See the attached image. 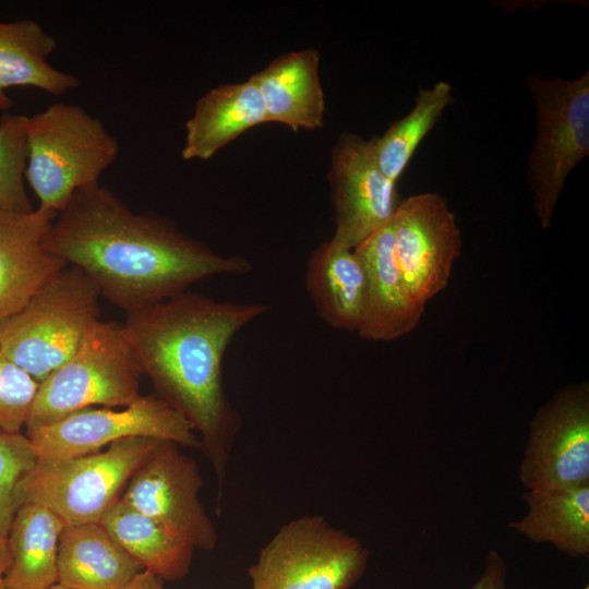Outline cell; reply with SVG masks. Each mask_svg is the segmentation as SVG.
<instances>
[{"label": "cell", "instance_id": "obj_13", "mask_svg": "<svg viewBox=\"0 0 589 589\" xmlns=\"http://www.w3.org/2000/svg\"><path fill=\"white\" fill-rule=\"evenodd\" d=\"M334 209L333 240L354 249L388 224L400 203L396 182L380 169L370 139L339 135L328 170Z\"/></svg>", "mask_w": 589, "mask_h": 589}, {"label": "cell", "instance_id": "obj_22", "mask_svg": "<svg viewBox=\"0 0 589 589\" xmlns=\"http://www.w3.org/2000/svg\"><path fill=\"white\" fill-rule=\"evenodd\" d=\"M527 514L509 528L570 557L589 556V483L522 493Z\"/></svg>", "mask_w": 589, "mask_h": 589}, {"label": "cell", "instance_id": "obj_14", "mask_svg": "<svg viewBox=\"0 0 589 589\" xmlns=\"http://www.w3.org/2000/svg\"><path fill=\"white\" fill-rule=\"evenodd\" d=\"M363 271L359 337L394 341L419 324L423 306L414 304L401 281L395 256L393 219L353 249Z\"/></svg>", "mask_w": 589, "mask_h": 589}, {"label": "cell", "instance_id": "obj_26", "mask_svg": "<svg viewBox=\"0 0 589 589\" xmlns=\"http://www.w3.org/2000/svg\"><path fill=\"white\" fill-rule=\"evenodd\" d=\"M37 460L26 434L0 432V534L4 538L17 509L16 488Z\"/></svg>", "mask_w": 589, "mask_h": 589}, {"label": "cell", "instance_id": "obj_7", "mask_svg": "<svg viewBox=\"0 0 589 589\" xmlns=\"http://www.w3.org/2000/svg\"><path fill=\"white\" fill-rule=\"evenodd\" d=\"M526 86L537 117L527 181L546 229L570 171L589 155V70L575 80L529 73Z\"/></svg>", "mask_w": 589, "mask_h": 589}, {"label": "cell", "instance_id": "obj_18", "mask_svg": "<svg viewBox=\"0 0 589 589\" xmlns=\"http://www.w3.org/2000/svg\"><path fill=\"white\" fill-rule=\"evenodd\" d=\"M143 567L100 522L65 525L58 546V584L68 589H127Z\"/></svg>", "mask_w": 589, "mask_h": 589}, {"label": "cell", "instance_id": "obj_29", "mask_svg": "<svg viewBox=\"0 0 589 589\" xmlns=\"http://www.w3.org/2000/svg\"><path fill=\"white\" fill-rule=\"evenodd\" d=\"M160 580L151 572L143 569L127 589H164Z\"/></svg>", "mask_w": 589, "mask_h": 589}, {"label": "cell", "instance_id": "obj_15", "mask_svg": "<svg viewBox=\"0 0 589 589\" xmlns=\"http://www.w3.org/2000/svg\"><path fill=\"white\" fill-rule=\"evenodd\" d=\"M56 216L39 207L25 214L0 207V320L21 308L67 265L43 244Z\"/></svg>", "mask_w": 589, "mask_h": 589}, {"label": "cell", "instance_id": "obj_32", "mask_svg": "<svg viewBox=\"0 0 589 589\" xmlns=\"http://www.w3.org/2000/svg\"><path fill=\"white\" fill-rule=\"evenodd\" d=\"M0 589H8V588L4 586L3 581H0Z\"/></svg>", "mask_w": 589, "mask_h": 589}, {"label": "cell", "instance_id": "obj_28", "mask_svg": "<svg viewBox=\"0 0 589 589\" xmlns=\"http://www.w3.org/2000/svg\"><path fill=\"white\" fill-rule=\"evenodd\" d=\"M507 565L496 551H491L485 560L484 568L470 589H508Z\"/></svg>", "mask_w": 589, "mask_h": 589}, {"label": "cell", "instance_id": "obj_17", "mask_svg": "<svg viewBox=\"0 0 589 589\" xmlns=\"http://www.w3.org/2000/svg\"><path fill=\"white\" fill-rule=\"evenodd\" d=\"M264 122H268L265 107L250 79L221 84L197 99L185 123L181 156L185 160H207L243 132Z\"/></svg>", "mask_w": 589, "mask_h": 589}, {"label": "cell", "instance_id": "obj_31", "mask_svg": "<svg viewBox=\"0 0 589 589\" xmlns=\"http://www.w3.org/2000/svg\"><path fill=\"white\" fill-rule=\"evenodd\" d=\"M49 589H68V588H64V587L60 586L59 584H57V585L52 586Z\"/></svg>", "mask_w": 589, "mask_h": 589}, {"label": "cell", "instance_id": "obj_12", "mask_svg": "<svg viewBox=\"0 0 589 589\" xmlns=\"http://www.w3.org/2000/svg\"><path fill=\"white\" fill-rule=\"evenodd\" d=\"M394 256L411 301L425 308L448 285L462 247L456 215L436 192L400 201L393 217Z\"/></svg>", "mask_w": 589, "mask_h": 589}, {"label": "cell", "instance_id": "obj_1", "mask_svg": "<svg viewBox=\"0 0 589 589\" xmlns=\"http://www.w3.org/2000/svg\"><path fill=\"white\" fill-rule=\"evenodd\" d=\"M43 244L80 268L100 296L127 315L183 293L203 279L252 269L248 259L216 253L164 216L133 212L99 182L73 194Z\"/></svg>", "mask_w": 589, "mask_h": 589}, {"label": "cell", "instance_id": "obj_5", "mask_svg": "<svg viewBox=\"0 0 589 589\" xmlns=\"http://www.w3.org/2000/svg\"><path fill=\"white\" fill-rule=\"evenodd\" d=\"M158 441L133 436L88 455L38 459L16 488V507L41 505L65 525L99 522Z\"/></svg>", "mask_w": 589, "mask_h": 589}, {"label": "cell", "instance_id": "obj_20", "mask_svg": "<svg viewBox=\"0 0 589 589\" xmlns=\"http://www.w3.org/2000/svg\"><path fill=\"white\" fill-rule=\"evenodd\" d=\"M306 292L328 326L357 332L363 303V271L353 249L333 239L310 254L304 273Z\"/></svg>", "mask_w": 589, "mask_h": 589}, {"label": "cell", "instance_id": "obj_25", "mask_svg": "<svg viewBox=\"0 0 589 589\" xmlns=\"http://www.w3.org/2000/svg\"><path fill=\"white\" fill-rule=\"evenodd\" d=\"M26 119L8 112L0 118V207L21 214L34 211L24 185Z\"/></svg>", "mask_w": 589, "mask_h": 589}, {"label": "cell", "instance_id": "obj_6", "mask_svg": "<svg viewBox=\"0 0 589 589\" xmlns=\"http://www.w3.org/2000/svg\"><path fill=\"white\" fill-rule=\"evenodd\" d=\"M142 374L122 326L98 321L79 349L38 383L26 431L89 407H127L141 396Z\"/></svg>", "mask_w": 589, "mask_h": 589}, {"label": "cell", "instance_id": "obj_2", "mask_svg": "<svg viewBox=\"0 0 589 589\" xmlns=\"http://www.w3.org/2000/svg\"><path fill=\"white\" fill-rule=\"evenodd\" d=\"M265 303L218 301L185 291L127 315L122 333L156 395L195 431L219 490L242 429L224 386L223 360L235 336L267 313Z\"/></svg>", "mask_w": 589, "mask_h": 589}, {"label": "cell", "instance_id": "obj_24", "mask_svg": "<svg viewBox=\"0 0 589 589\" xmlns=\"http://www.w3.org/2000/svg\"><path fill=\"white\" fill-rule=\"evenodd\" d=\"M454 101L448 82L440 81L430 88H420L412 109L390 123L381 136L370 139L376 163L389 180L397 183L422 140Z\"/></svg>", "mask_w": 589, "mask_h": 589}, {"label": "cell", "instance_id": "obj_19", "mask_svg": "<svg viewBox=\"0 0 589 589\" xmlns=\"http://www.w3.org/2000/svg\"><path fill=\"white\" fill-rule=\"evenodd\" d=\"M57 45L35 20L0 21V110L13 105L7 94L10 87H34L59 96L80 85L77 76L48 62Z\"/></svg>", "mask_w": 589, "mask_h": 589}, {"label": "cell", "instance_id": "obj_11", "mask_svg": "<svg viewBox=\"0 0 589 589\" xmlns=\"http://www.w3.org/2000/svg\"><path fill=\"white\" fill-rule=\"evenodd\" d=\"M528 491L589 483V384L569 383L532 417L519 466Z\"/></svg>", "mask_w": 589, "mask_h": 589}, {"label": "cell", "instance_id": "obj_9", "mask_svg": "<svg viewBox=\"0 0 589 589\" xmlns=\"http://www.w3.org/2000/svg\"><path fill=\"white\" fill-rule=\"evenodd\" d=\"M38 459L93 454L113 442L144 436L200 447L189 421L157 395H141L123 409L89 407L49 425L26 431Z\"/></svg>", "mask_w": 589, "mask_h": 589}, {"label": "cell", "instance_id": "obj_10", "mask_svg": "<svg viewBox=\"0 0 589 589\" xmlns=\"http://www.w3.org/2000/svg\"><path fill=\"white\" fill-rule=\"evenodd\" d=\"M196 461L171 441H158L129 480L121 500L194 549L213 551L217 528L206 513Z\"/></svg>", "mask_w": 589, "mask_h": 589}, {"label": "cell", "instance_id": "obj_23", "mask_svg": "<svg viewBox=\"0 0 589 589\" xmlns=\"http://www.w3.org/2000/svg\"><path fill=\"white\" fill-rule=\"evenodd\" d=\"M99 522L143 569L159 579L179 580L189 574L194 548L121 498Z\"/></svg>", "mask_w": 589, "mask_h": 589}, {"label": "cell", "instance_id": "obj_4", "mask_svg": "<svg viewBox=\"0 0 589 589\" xmlns=\"http://www.w3.org/2000/svg\"><path fill=\"white\" fill-rule=\"evenodd\" d=\"M25 178L39 208L56 214L73 194L99 182L119 155L104 122L83 107L56 103L26 119Z\"/></svg>", "mask_w": 589, "mask_h": 589}, {"label": "cell", "instance_id": "obj_21", "mask_svg": "<svg viewBox=\"0 0 589 589\" xmlns=\"http://www.w3.org/2000/svg\"><path fill=\"white\" fill-rule=\"evenodd\" d=\"M64 526L41 505L19 506L7 536L10 563L2 581L8 589H49L58 584V546Z\"/></svg>", "mask_w": 589, "mask_h": 589}, {"label": "cell", "instance_id": "obj_33", "mask_svg": "<svg viewBox=\"0 0 589 589\" xmlns=\"http://www.w3.org/2000/svg\"><path fill=\"white\" fill-rule=\"evenodd\" d=\"M581 589H589V587H588V586H585V587H582Z\"/></svg>", "mask_w": 589, "mask_h": 589}, {"label": "cell", "instance_id": "obj_30", "mask_svg": "<svg viewBox=\"0 0 589 589\" xmlns=\"http://www.w3.org/2000/svg\"><path fill=\"white\" fill-rule=\"evenodd\" d=\"M10 563L7 538L0 534V581H2L5 570Z\"/></svg>", "mask_w": 589, "mask_h": 589}, {"label": "cell", "instance_id": "obj_3", "mask_svg": "<svg viewBox=\"0 0 589 589\" xmlns=\"http://www.w3.org/2000/svg\"><path fill=\"white\" fill-rule=\"evenodd\" d=\"M100 293L77 267L64 265L12 314L0 320V347L37 383L63 364L99 320Z\"/></svg>", "mask_w": 589, "mask_h": 589}, {"label": "cell", "instance_id": "obj_16", "mask_svg": "<svg viewBox=\"0 0 589 589\" xmlns=\"http://www.w3.org/2000/svg\"><path fill=\"white\" fill-rule=\"evenodd\" d=\"M318 65V50L305 48L275 58L249 77L261 94L268 122L293 131L323 127L325 100Z\"/></svg>", "mask_w": 589, "mask_h": 589}, {"label": "cell", "instance_id": "obj_27", "mask_svg": "<svg viewBox=\"0 0 589 589\" xmlns=\"http://www.w3.org/2000/svg\"><path fill=\"white\" fill-rule=\"evenodd\" d=\"M38 383L0 347V432L17 433L25 426Z\"/></svg>", "mask_w": 589, "mask_h": 589}, {"label": "cell", "instance_id": "obj_8", "mask_svg": "<svg viewBox=\"0 0 589 589\" xmlns=\"http://www.w3.org/2000/svg\"><path fill=\"white\" fill-rule=\"evenodd\" d=\"M369 550L321 515L284 524L249 568L252 589H350L363 575Z\"/></svg>", "mask_w": 589, "mask_h": 589}]
</instances>
